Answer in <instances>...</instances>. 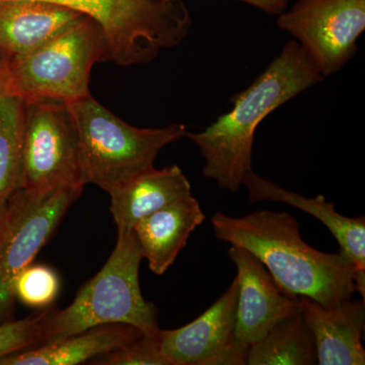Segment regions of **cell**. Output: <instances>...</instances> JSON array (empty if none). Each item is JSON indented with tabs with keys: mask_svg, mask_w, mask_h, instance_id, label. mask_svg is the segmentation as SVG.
<instances>
[{
	"mask_svg": "<svg viewBox=\"0 0 365 365\" xmlns=\"http://www.w3.org/2000/svg\"><path fill=\"white\" fill-rule=\"evenodd\" d=\"M242 186L248 190L251 202L273 201L288 204L313 215L324 223L339 242L341 253L354 264L360 273L365 274V217H346L335 210L332 202L319 195L307 198L257 175L253 170L245 177Z\"/></svg>",
	"mask_w": 365,
	"mask_h": 365,
	"instance_id": "cell-14",
	"label": "cell"
},
{
	"mask_svg": "<svg viewBox=\"0 0 365 365\" xmlns=\"http://www.w3.org/2000/svg\"><path fill=\"white\" fill-rule=\"evenodd\" d=\"M270 14H280L287 9L288 0H240Z\"/></svg>",
	"mask_w": 365,
	"mask_h": 365,
	"instance_id": "cell-23",
	"label": "cell"
},
{
	"mask_svg": "<svg viewBox=\"0 0 365 365\" xmlns=\"http://www.w3.org/2000/svg\"><path fill=\"white\" fill-rule=\"evenodd\" d=\"M143 336L135 327L107 324L93 327L51 344L14 353L0 365H76L124 347Z\"/></svg>",
	"mask_w": 365,
	"mask_h": 365,
	"instance_id": "cell-17",
	"label": "cell"
},
{
	"mask_svg": "<svg viewBox=\"0 0 365 365\" xmlns=\"http://www.w3.org/2000/svg\"><path fill=\"white\" fill-rule=\"evenodd\" d=\"M143 259L134 230L118 232L114 251L100 272L66 309H49L44 345L107 324H126L158 337V307L144 299L139 284Z\"/></svg>",
	"mask_w": 365,
	"mask_h": 365,
	"instance_id": "cell-3",
	"label": "cell"
},
{
	"mask_svg": "<svg viewBox=\"0 0 365 365\" xmlns=\"http://www.w3.org/2000/svg\"><path fill=\"white\" fill-rule=\"evenodd\" d=\"M204 220L200 204L190 194L139 220L133 230L151 272L163 275Z\"/></svg>",
	"mask_w": 365,
	"mask_h": 365,
	"instance_id": "cell-13",
	"label": "cell"
},
{
	"mask_svg": "<svg viewBox=\"0 0 365 365\" xmlns=\"http://www.w3.org/2000/svg\"><path fill=\"white\" fill-rule=\"evenodd\" d=\"M211 225L218 240L256 257L288 294L326 307L349 302L355 292L364 299L365 274L341 252L324 253L309 246L289 213L260 210L242 217L216 213Z\"/></svg>",
	"mask_w": 365,
	"mask_h": 365,
	"instance_id": "cell-1",
	"label": "cell"
},
{
	"mask_svg": "<svg viewBox=\"0 0 365 365\" xmlns=\"http://www.w3.org/2000/svg\"><path fill=\"white\" fill-rule=\"evenodd\" d=\"M49 309L19 321L0 323V359L45 344Z\"/></svg>",
	"mask_w": 365,
	"mask_h": 365,
	"instance_id": "cell-21",
	"label": "cell"
},
{
	"mask_svg": "<svg viewBox=\"0 0 365 365\" xmlns=\"http://www.w3.org/2000/svg\"><path fill=\"white\" fill-rule=\"evenodd\" d=\"M19 0H0V4ZM69 7L102 25L106 61L119 66L150 63L176 44L180 20L170 0H26Z\"/></svg>",
	"mask_w": 365,
	"mask_h": 365,
	"instance_id": "cell-7",
	"label": "cell"
},
{
	"mask_svg": "<svg viewBox=\"0 0 365 365\" xmlns=\"http://www.w3.org/2000/svg\"><path fill=\"white\" fill-rule=\"evenodd\" d=\"M228 256L237 269L239 285L235 340L249 349L278 322L300 311L299 297L281 290L265 266L247 250L232 246Z\"/></svg>",
	"mask_w": 365,
	"mask_h": 365,
	"instance_id": "cell-11",
	"label": "cell"
},
{
	"mask_svg": "<svg viewBox=\"0 0 365 365\" xmlns=\"http://www.w3.org/2000/svg\"><path fill=\"white\" fill-rule=\"evenodd\" d=\"M14 297L25 306L44 309L58 297L60 280L51 268L44 265H29L14 282Z\"/></svg>",
	"mask_w": 365,
	"mask_h": 365,
	"instance_id": "cell-20",
	"label": "cell"
},
{
	"mask_svg": "<svg viewBox=\"0 0 365 365\" xmlns=\"http://www.w3.org/2000/svg\"><path fill=\"white\" fill-rule=\"evenodd\" d=\"M300 311L316 345L319 365H364V300L326 307L299 297Z\"/></svg>",
	"mask_w": 365,
	"mask_h": 365,
	"instance_id": "cell-12",
	"label": "cell"
},
{
	"mask_svg": "<svg viewBox=\"0 0 365 365\" xmlns=\"http://www.w3.org/2000/svg\"><path fill=\"white\" fill-rule=\"evenodd\" d=\"M83 191L66 187L39 194L18 188L0 206V323L14 319L19 274L33 263Z\"/></svg>",
	"mask_w": 365,
	"mask_h": 365,
	"instance_id": "cell-6",
	"label": "cell"
},
{
	"mask_svg": "<svg viewBox=\"0 0 365 365\" xmlns=\"http://www.w3.org/2000/svg\"><path fill=\"white\" fill-rule=\"evenodd\" d=\"M98 365H168L160 350L158 337L141 336L124 347L97 357Z\"/></svg>",
	"mask_w": 365,
	"mask_h": 365,
	"instance_id": "cell-22",
	"label": "cell"
},
{
	"mask_svg": "<svg viewBox=\"0 0 365 365\" xmlns=\"http://www.w3.org/2000/svg\"><path fill=\"white\" fill-rule=\"evenodd\" d=\"M102 25L83 14L52 39L21 56H0L9 88L26 103L71 104L91 96V72L106 61Z\"/></svg>",
	"mask_w": 365,
	"mask_h": 365,
	"instance_id": "cell-5",
	"label": "cell"
},
{
	"mask_svg": "<svg viewBox=\"0 0 365 365\" xmlns=\"http://www.w3.org/2000/svg\"><path fill=\"white\" fill-rule=\"evenodd\" d=\"M85 185L78 133L66 105L26 103L19 188L43 194Z\"/></svg>",
	"mask_w": 365,
	"mask_h": 365,
	"instance_id": "cell-8",
	"label": "cell"
},
{
	"mask_svg": "<svg viewBox=\"0 0 365 365\" xmlns=\"http://www.w3.org/2000/svg\"><path fill=\"white\" fill-rule=\"evenodd\" d=\"M83 14L47 2L0 4V56L9 58L32 52Z\"/></svg>",
	"mask_w": 365,
	"mask_h": 365,
	"instance_id": "cell-15",
	"label": "cell"
},
{
	"mask_svg": "<svg viewBox=\"0 0 365 365\" xmlns=\"http://www.w3.org/2000/svg\"><path fill=\"white\" fill-rule=\"evenodd\" d=\"M78 133L86 184L108 194L153 169L165 146L186 135V126L137 128L126 123L91 96L66 105Z\"/></svg>",
	"mask_w": 365,
	"mask_h": 365,
	"instance_id": "cell-4",
	"label": "cell"
},
{
	"mask_svg": "<svg viewBox=\"0 0 365 365\" xmlns=\"http://www.w3.org/2000/svg\"><path fill=\"white\" fill-rule=\"evenodd\" d=\"M191 184L178 165L155 168L113 190L111 211L118 232H131L158 209L192 194Z\"/></svg>",
	"mask_w": 365,
	"mask_h": 365,
	"instance_id": "cell-16",
	"label": "cell"
},
{
	"mask_svg": "<svg viewBox=\"0 0 365 365\" xmlns=\"http://www.w3.org/2000/svg\"><path fill=\"white\" fill-rule=\"evenodd\" d=\"M297 41L281 53L252 85L230 98L234 107L201 132H186L204 158L203 176L220 188L239 191L252 170L259 124L280 106L324 81Z\"/></svg>",
	"mask_w": 365,
	"mask_h": 365,
	"instance_id": "cell-2",
	"label": "cell"
},
{
	"mask_svg": "<svg viewBox=\"0 0 365 365\" xmlns=\"http://www.w3.org/2000/svg\"><path fill=\"white\" fill-rule=\"evenodd\" d=\"M277 24L327 78L357 51V40L365 30V0H297L279 14Z\"/></svg>",
	"mask_w": 365,
	"mask_h": 365,
	"instance_id": "cell-9",
	"label": "cell"
},
{
	"mask_svg": "<svg viewBox=\"0 0 365 365\" xmlns=\"http://www.w3.org/2000/svg\"><path fill=\"white\" fill-rule=\"evenodd\" d=\"M317 364L316 345L302 311L281 319L267 335L249 347L248 365Z\"/></svg>",
	"mask_w": 365,
	"mask_h": 365,
	"instance_id": "cell-18",
	"label": "cell"
},
{
	"mask_svg": "<svg viewBox=\"0 0 365 365\" xmlns=\"http://www.w3.org/2000/svg\"><path fill=\"white\" fill-rule=\"evenodd\" d=\"M25 117L26 102L0 67V206L19 188Z\"/></svg>",
	"mask_w": 365,
	"mask_h": 365,
	"instance_id": "cell-19",
	"label": "cell"
},
{
	"mask_svg": "<svg viewBox=\"0 0 365 365\" xmlns=\"http://www.w3.org/2000/svg\"><path fill=\"white\" fill-rule=\"evenodd\" d=\"M239 285L237 279L207 311L188 325L158 334L168 365H242L248 350L235 340Z\"/></svg>",
	"mask_w": 365,
	"mask_h": 365,
	"instance_id": "cell-10",
	"label": "cell"
}]
</instances>
